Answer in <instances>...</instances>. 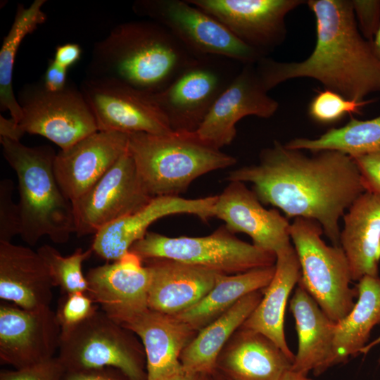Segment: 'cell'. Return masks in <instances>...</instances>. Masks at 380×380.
<instances>
[{"label":"cell","instance_id":"5b68a950","mask_svg":"<svg viewBox=\"0 0 380 380\" xmlns=\"http://www.w3.org/2000/svg\"><path fill=\"white\" fill-rule=\"evenodd\" d=\"M128 151L152 197L179 196L198 177L236 163L234 157L206 143L196 132L131 133Z\"/></svg>","mask_w":380,"mask_h":380},{"label":"cell","instance_id":"b9f144b4","mask_svg":"<svg viewBox=\"0 0 380 380\" xmlns=\"http://www.w3.org/2000/svg\"><path fill=\"white\" fill-rule=\"evenodd\" d=\"M82 50L76 43H66L58 45L55 50L53 60L58 65L68 70L81 58Z\"/></svg>","mask_w":380,"mask_h":380},{"label":"cell","instance_id":"c3c4849f","mask_svg":"<svg viewBox=\"0 0 380 380\" xmlns=\"http://www.w3.org/2000/svg\"><path fill=\"white\" fill-rule=\"evenodd\" d=\"M213 380H224L222 379L218 374L216 372L214 373V379Z\"/></svg>","mask_w":380,"mask_h":380},{"label":"cell","instance_id":"6da1fadb","mask_svg":"<svg viewBox=\"0 0 380 380\" xmlns=\"http://www.w3.org/2000/svg\"><path fill=\"white\" fill-rule=\"evenodd\" d=\"M308 156L274 141L262 150L257 165L230 171L226 179L253 184L261 203L287 218L317 221L334 246H340L339 219L365 191L352 157L336 151Z\"/></svg>","mask_w":380,"mask_h":380},{"label":"cell","instance_id":"9a60e30c","mask_svg":"<svg viewBox=\"0 0 380 380\" xmlns=\"http://www.w3.org/2000/svg\"><path fill=\"white\" fill-rule=\"evenodd\" d=\"M61 332L50 307L25 310L14 304H1V363L20 369L54 357Z\"/></svg>","mask_w":380,"mask_h":380},{"label":"cell","instance_id":"d6a6232c","mask_svg":"<svg viewBox=\"0 0 380 380\" xmlns=\"http://www.w3.org/2000/svg\"><path fill=\"white\" fill-rule=\"evenodd\" d=\"M37 252L46 265L54 286H59L63 293H87L88 282L82 272L83 262L90 258L92 248L84 251L79 248L68 256L49 245L40 246Z\"/></svg>","mask_w":380,"mask_h":380},{"label":"cell","instance_id":"e0dca14e","mask_svg":"<svg viewBox=\"0 0 380 380\" xmlns=\"http://www.w3.org/2000/svg\"><path fill=\"white\" fill-rule=\"evenodd\" d=\"M129 134L97 131L61 150L53 171L65 196L73 202L87 192L127 152Z\"/></svg>","mask_w":380,"mask_h":380},{"label":"cell","instance_id":"ffe728a7","mask_svg":"<svg viewBox=\"0 0 380 380\" xmlns=\"http://www.w3.org/2000/svg\"><path fill=\"white\" fill-rule=\"evenodd\" d=\"M139 256L129 251L113 263L91 268L87 294L113 320L148 308L150 272Z\"/></svg>","mask_w":380,"mask_h":380},{"label":"cell","instance_id":"d590c367","mask_svg":"<svg viewBox=\"0 0 380 380\" xmlns=\"http://www.w3.org/2000/svg\"><path fill=\"white\" fill-rule=\"evenodd\" d=\"M14 185L10 179L0 182V242H11L21 232V218L18 203L12 198Z\"/></svg>","mask_w":380,"mask_h":380},{"label":"cell","instance_id":"603a6c76","mask_svg":"<svg viewBox=\"0 0 380 380\" xmlns=\"http://www.w3.org/2000/svg\"><path fill=\"white\" fill-rule=\"evenodd\" d=\"M293 362L270 338L241 327L219 355L215 372L224 380H279Z\"/></svg>","mask_w":380,"mask_h":380},{"label":"cell","instance_id":"44dd1931","mask_svg":"<svg viewBox=\"0 0 380 380\" xmlns=\"http://www.w3.org/2000/svg\"><path fill=\"white\" fill-rule=\"evenodd\" d=\"M116 322L141 339L147 380H163L182 369L181 353L196 332L187 324L175 315L149 308Z\"/></svg>","mask_w":380,"mask_h":380},{"label":"cell","instance_id":"cb8c5ba5","mask_svg":"<svg viewBox=\"0 0 380 380\" xmlns=\"http://www.w3.org/2000/svg\"><path fill=\"white\" fill-rule=\"evenodd\" d=\"M54 287L44 261L30 248L0 242V298L25 310L49 307Z\"/></svg>","mask_w":380,"mask_h":380},{"label":"cell","instance_id":"ab89813d","mask_svg":"<svg viewBox=\"0 0 380 380\" xmlns=\"http://www.w3.org/2000/svg\"><path fill=\"white\" fill-rule=\"evenodd\" d=\"M63 380H132L120 369L112 367L65 372Z\"/></svg>","mask_w":380,"mask_h":380},{"label":"cell","instance_id":"7402d4cb","mask_svg":"<svg viewBox=\"0 0 380 380\" xmlns=\"http://www.w3.org/2000/svg\"><path fill=\"white\" fill-rule=\"evenodd\" d=\"M150 272L148 306L177 315L201 300L222 274L203 267L168 259L143 261Z\"/></svg>","mask_w":380,"mask_h":380},{"label":"cell","instance_id":"60d3db41","mask_svg":"<svg viewBox=\"0 0 380 380\" xmlns=\"http://www.w3.org/2000/svg\"><path fill=\"white\" fill-rule=\"evenodd\" d=\"M67 73L68 69L58 65L53 59H49L41 82L49 91H61L68 85Z\"/></svg>","mask_w":380,"mask_h":380},{"label":"cell","instance_id":"f1b7e54d","mask_svg":"<svg viewBox=\"0 0 380 380\" xmlns=\"http://www.w3.org/2000/svg\"><path fill=\"white\" fill-rule=\"evenodd\" d=\"M356 287L358 295L353 309L336 322L331 367L360 354L372 330L380 324V277L365 276Z\"/></svg>","mask_w":380,"mask_h":380},{"label":"cell","instance_id":"e575fe53","mask_svg":"<svg viewBox=\"0 0 380 380\" xmlns=\"http://www.w3.org/2000/svg\"><path fill=\"white\" fill-rule=\"evenodd\" d=\"M97 310L87 293L74 292L63 293L56 314L61 329H66L82 322Z\"/></svg>","mask_w":380,"mask_h":380},{"label":"cell","instance_id":"30bf717a","mask_svg":"<svg viewBox=\"0 0 380 380\" xmlns=\"http://www.w3.org/2000/svg\"><path fill=\"white\" fill-rule=\"evenodd\" d=\"M232 59L195 58L163 91L153 94L172 132H196L213 104L240 71ZM241 64V63H240Z\"/></svg>","mask_w":380,"mask_h":380},{"label":"cell","instance_id":"1f68e13d","mask_svg":"<svg viewBox=\"0 0 380 380\" xmlns=\"http://www.w3.org/2000/svg\"><path fill=\"white\" fill-rule=\"evenodd\" d=\"M284 146L313 153L336 151L352 158L380 153V115L365 120L351 117L345 125L331 128L317 138H296Z\"/></svg>","mask_w":380,"mask_h":380},{"label":"cell","instance_id":"ba28073f","mask_svg":"<svg viewBox=\"0 0 380 380\" xmlns=\"http://www.w3.org/2000/svg\"><path fill=\"white\" fill-rule=\"evenodd\" d=\"M144 260L168 259L224 274L273 266L276 254L241 241L224 224L205 236L169 237L148 232L129 249Z\"/></svg>","mask_w":380,"mask_h":380},{"label":"cell","instance_id":"74e56055","mask_svg":"<svg viewBox=\"0 0 380 380\" xmlns=\"http://www.w3.org/2000/svg\"><path fill=\"white\" fill-rule=\"evenodd\" d=\"M351 1L360 32L365 39L371 42L380 26V0Z\"/></svg>","mask_w":380,"mask_h":380},{"label":"cell","instance_id":"7bdbcfd3","mask_svg":"<svg viewBox=\"0 0 380 380\" xmlns=\"http://www.w3.org/2000/svg\"><path fill=\"white\" fill-rule=\"evenodd\" d=\"M23 135L18 124L11 118L8 119L2 115L0 116V137L20 141Z\"/></svg>","mask_w":380,"mask_h":380},{"label":"cell","instance_id":"5bb4252c","mask_svg":"<svg viewBox=\"0 0 380 380\" xmlns=\"http://www.w3.org/2000/svg\"><path fill=\"white\" fill-rule=\"evenodd\" d=\"M263 56L286 38L285 17L302 0H187Z\"/></svg>","mask_w":380,"mask_h":380},{"label":"cell","instance_id":"3957f363","mask_svg":"<svg viewBox=\"0 0 380 380\" xmlns=\"http://www.w3.org/2000/svg\"><path fill=\"white\" fill-rule=\"evenodd\" d=\"M196 58L160 24L129 21L94 44L87 77L116 80L157 94Z\"/></svg>","mask_w":380,"mask_h":380},{"label":"cell","instance_id":"484cf974","mask_svg":"<svg viewBox=\"0 0 380 380\" xmlns=\"http://www.w3.org/2000/svg\"><path fill=\"white\" fill-rule=\"evenodd\" d=\"M340 246L349 263L353 281L379 276L380 194L365 191L343 215Z\"/></svg>","mask_w":380,"mask_h":380},{"label":"cell","instance_id":"f546056e","mask_svg":"<svg viewBox=\"0 0 380 380\" xmlns=\"http://www.w3.org/2000/svg\"><path fill=\"white\" fill-rule=\"evenodd\" d=\"M274 272L275 265L235 274H221L215 286L201 300L175 316L194 331H199L245 296L265 289Z\"/></svg>","mask_w":380,"mask_h":380},{"label":"cell","instance_id":"52a82bcc","mask_svg":"<svg viewBox=\"0 0 380 380\" xmlns=\"http://www.w3.org/2000/svg\"><path fill=\"white\" fill-rule=\"evenodd\" d=\"M104 311L62 329L58 358L65 372L112 367L132 380H147L144 347Z\"/></svg>","mask_w":380,"mask_h":380},{"label":"cell","instance_id":"7c38bea8","mask_svg":"<svg viewBox=\"0 0 380 380\" xmlns=\"http://www.w3.org/2000/svg\"><path fill=\"white\" fill-rule=\"evenodd\" d=\"M80 90L99 131L158 135L172 132L153 94L106 78L87 77Z\"/></svg>","mask_w":380,"mask_h":380},{"label":"cell","instance_id":"7a4b0ae2","mask_svg":"<svg viewBox=\"0 0 380 380\" xmlns=\"http://www.w3.org/2000/svg\"><path fill=\"white\" fill-rule=\"evenodd\" d=\"M307 4L315 18L314 49L300 62L262 58L255 68L265 89L291 79L308 77L357 101L380 92V61L371 42L360 32L352 1L310 0Z\"/></svg>","mask_w":380,"mask_h":380},{"label":"cell","instance_id":"8d00e7d4","mask_svg":"<svg viewBox=\"0 0 380 380\" xmlns=\"http://www.w3.org/2000/svg\"><path fill=\"white\" fill-rule=\"evenodd\" d=\"M65 370L58 357L15 370H1L0 380H63Z\"/></svg>","mask_w":380,"mask_h":380},{"label":"cell","instance_id":"83f0119b","mask_svg":"<svg viewBox=\"0 0 380 380\" xmlns=\"http://www.w3.org/2000/svg\"><path fill=\"white\" fill-rule=\"evenodd\" d=\"M262 298L260 291L245 296L199 330L181 353L179 360L182 369L188 372L214 374L221 351Z\"/></svg>","mask_w":380,"mask_h":380},{"label":"cell","instance_id":"4316f807","mask_svg":"<svg viewBox=\"0 0 380 380\" xmlns=\"http://www.w3.org/2000/svg\"><path fill=\"white\" fill-rule=\"evenodd\" d=\"M276 256L274 277L260 302L241 327L263 334L293 361L295 355L287 345L284 321L288 298L300 277V267L291 244Z\"/></svg>","mask_w":380,"mask_h":380},{"label":"cell","instance_id":"7dc6e473","mask_svg":"<svg viewBox=\"0 0 380 380\" xmlns=\"http://www.w3.org/2000/svg\"><path fill=\"white\" fill-rule=\"evenodd\" d=\"M380 345V336L374 339L370 343H368L360 351V354L366 355L374 347ZM379 362L380 363V357L379 359Z\"/></svg>","mask_w":380,"mask_h":380},{"label":"cell","instance_id":"ee69618b","mask_svg":"<svg viewBox=\"0 0 380 380\" xmlns=\"http://www.w3.org/2000/svg\"><path fill=\"white\" fill-rule=\"evenodd\" d=\"M214 374H205L185 371L183 369L163 380H213Z\"/></svg>","mask_w":380,"mask_h":380},{"label":"cell","instance_id":"f35d334b","mask_svg":"<svg viewBox=\"0 0 380 380\" xmlns=\"http://www.w3.org/2000/svg\"><path fill=\"white\" fill-rule=\"evenodd\" d=\"M360 173L365 191L380 194V153L353 158Z\"/></svg>","mask_w":380,"mask_h":380},{"label":"cell","instance_id":"277c9868","mask_svg":"<svg viewBox=\"0 0 380 380\" xmlns=\"http://www.w3.org/2000/svg\"><path fill=\"white\" fill-rule=\"evenodd\" d=\"M0 143L18 177L22 239L30 246L44 236L56 243L67 242L75 233L72 203L56 178L53 148L29 147L6 137H0Z\"/></svg>","mask_w":380,"mask_h":380},{"label":"cell","instance_id":"bcb514c9","mask_svg":"<svg viewBox=\"0 0 380 380\" xmlns=\"http://www.w3.org/2000/svg\"><path fill=\"white\" fill-rule=\"evenodd\" d=\"M371 44L375 56L380 61V26L373 39L371 41Z\"/></svg>","mask_w":380,"mask_h":380},{"label":"cell","instance_id":"ac0fdd59","mask_svg":"<svg viewBox=\"0 0 380 380\" xmlns=\"http://www.w3.org/2000/svg\"><path fill=\"white\" fill-rule=\"evenodd\" d=\"M213 217L224 222L232 233H245L253 245L277 254L291 245L287 217L276 209L262 206L253 190L245 183L232 181L217 195Z\"/></svg>","mask_w":380,"mask_h":380},{"label":"cell","instance_id":"8992f818","mask_svg":"<svg viewBox=\"0 0 380 380\" xmlns=\"http://www.w3.org/2000/svg\"><path fill=\"white\" fill-rule=\"evenodd\" d=\"M322 226L315 220L296 217L290 224L300 267L298 282L315 300L326 315L335 322L353 309L357 298L348 261L341 246H328L322 239Z\"/></svg>","mask_w":380,"mask_h":380},{"label":"cell","instance_id":"d6986e66","mask_svg":"<svg viewBox=\"0 0 380 380\" xmlns=\"http://www.w3.org/2000/svg\"><path fill=\"white\" fill-rule=\"evenodd\" d=\"M217 195L189 199L180 196L153 197L138 211L118 219L94 234L91 248L99 257L116 261L142 239L158 220L175 214H191L206 222L213 217Z\"/></svg>","mask_w":380,"mask_h":380},{"label":"cell","instance_id":"4fadbf2b","mask_svg":"<svg viewBox=\"0 0 380 380\" xmlns=\"http://www.w3.org/2000/svg\"><path fill=\"white\" fill-rule=\"evenodd\" d=\"M141 182L128 149L84 195L72 202L78 236L96 234L153 198Z\"/></svg>","mask_w":380,"mask_h":380},{"label":"cell","instance_id":"9c48e42d","mask_svg":"<svg viewBox=\"0 0 380 380\" xmlns=\"http://www.w3.org/2000/svg\"><path fill=\"white\" fill-rule=\"evenodd\" d=\"M132 11L164 26L196 57L220 56L242 65L255 64L265 57L187 0H137Z\"/></svg>","mask_w":380,"mask_h":380},{"label":"cell","instance_id":"4dcf8cb0","mask_svg":"<svg viewBox=\"0 0 380 380\" xmlns=\"http://www.w3.org/2000/svg\"><path fill=\"white\" fill-rule=\"evenodd\" d=\"M46 2L34 0L28 7L18 5L13 22L0 49V110H8L17 123L22 117V110L13 90L15 56L23 39L46 21V15L42 11Z\"/></svg>","mask_w":380,"mask_h":380},{"label":"cell","instance_id":"836d02e7","mask_svg":"<svg viewBox=\"0 0 380 380\" xmlns=\"http://www.w3.org/2000/svg\"><path fill=\"white\" fill-rule=\"evenodd\" d=\"M372 101L350 100L336 91L324 89L318 91L310 101L308 112L310 118L316 122L332 124L348 114L360 113L361 108Z\"/></svg>","mask_w":380,"mask_h":380},{"label":"cell","instance_id":"d4e9b609","mask_svg":"<svg viewBox=\"0 0 380 380\" xmlns=\"http://www.w3.org/2000/svg\"><path fill=\"white\" fill-rule=\"evenodd\" d=\"M290 310L295 319L298 350L291 369L308 376H318L331 367L336 322L298 282Z\"/></svg>","mask_w":380,"mask_h":380},{"label":"cell","instance_id":"2e32d148","mask_svg":"<svg viewBox=\"0 0 380 380\" xmlns=\"http://www.w3.org/2000/svg\"><path fill=\"white\" fill-rule=\"evenodd\" d=\"M278 102L267 94L255 64H246L216 100L196 132L210 145L220 149L229 145L236 134V125L243 118L272 116Z\"/></svg>","mask_w":380,"mask_h":380},{"label":"cell","instance_id":"f6af8a7d","mask_svg":"<svg viewBox=\"0 0 380 380\" xmlns=\"http://www.w3.org/2000/svg\"><path fill=\"white\" fill-rule=\"evenodd\" d=\"M279 380H313L306 375L296 372L291 369L288 370Z\"/></svg>","mask_w":380,"mask_h":380},{"label":"cell","instance_id":"8fae6325","mask_svg":"<svg viewBox=\"0 0 380 380\" xmlns=\"http://www.w3.org/2000/svg\"><path fill=\"white\" fill-rule=\"evenodd\" d=\"M22 117L18 122L25 134L41 135L65 150L98 130L80 89L68 84L61 91L46 89L40 81L19 91Z\"/></svg>","mask_w":380,"mask_h":380}]
</instances>
